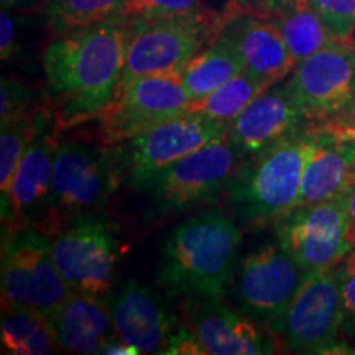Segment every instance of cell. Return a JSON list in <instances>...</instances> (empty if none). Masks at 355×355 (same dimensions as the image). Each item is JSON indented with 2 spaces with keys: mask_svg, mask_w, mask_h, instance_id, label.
Returning a JSON list of instances; mask_svg holds the SVG:
<instances>
[{
  "mask_svg": "<svg viewBox=\"0 0 355 355\" xmlns=\"http://www.w3.org/2000/svg\"><path fill=\"white\" fill-rule=\"evenodd\" d=\"M127 24L117 17L56 35L43 51L44 101L61 130L101 119L125 64Z\"/></svg>",
  "mask_w": 355,
  "mask_h": 355,
  "instance_id": "6da1fadb",
  "label": "cell"
},
{
  "mask_svg": "<svg viewBox=\"0 0 355 355\" xmlns=\"http://www.w3.org/2000/svg\"><path fill=\"white\" fill-rule=\"evenodd\" d=\"M242 234L220 211L196 214L170 230L163 242L158 282L181 298H222L237 272Z\"/></svg>",
  "mask_w": 355,
  "mask_h": 355,
  "instance_id": "7a4b0ae2",
  "label": "cell"
},
{
  "mask_svg": "<svg viewBox=\"0 0 355 355\" xmlns=\"http://www.w3.org/2000/svg\"><path fill=\"white\" fill-rule=\"evenodd\" d=\"M311 135L313 127L293 133L234 173L225 199L242 227H268L298 206Z\"/></svg>",
  "mask_w": 355,
  "mask_h": 355,
  "instance_id": "3957f363",
  "label": "cell"
},
{
  "mask_svg": "<svg viewBox=\"0 0 355 355\" xmlns=\"http://www.w3.org/2000/svg\"><path fill=\"white\" fill-rule=\"evenodd\" d=\"M122 180L119 146L63 141L56 150L46 214L38 229L53 234L74 217L102 212Z\"/></svg>",
  "mask_w": 355,
  "mask_h": 355,
  "instance_id": "277c9868",
  "label": "cell"
},
{
  "mask_svg": "<svg viewBox=\"0 0 355 355\" xmlns=\"http://www.w3.org/2000/svg\"><path fill=\"white\" fill-rule=\"evenodd\" d=\"M125 24V64L117 92L139 78L180 76L204 44L219 37L222 17L198 8Z\"/></svg>",
  "mask_w": 355,
  "mask_h": 355,
  "instance_id": "5b68a950",
  "label": "cell"
},
{
  "mask_svg": "<svg viewBox=\"0 0 355 355\" xmlns=\"http://www.w3.org/2000/svg\"><path fill=\"white\" fill-rule=\"evenodd\" d=\"M243 162L245 158L232 141L224 139L173 163L141 189L148 204L145 219L163 222L216 202Z\"/></svg>",
  "mask_w": 355,
  "mask_h": 355,
  "instance_id": "8992f818",
  "label": "cell"
},
{
  "mask_svg": "<svg viewBox=\"0 0 355 355\" xmlns=\"http://www.w3.org/2000/svg\"><path fill=\"white\" fill-rule=\"evenodd\" d=\"M311 127L355 128V44L336 40L282 81Z\"/></svg>",
  "mask_w": 355,
  "mask_h": 355,
  "instance_id": "52a82bcc",
  "label": "cell"
},
{
  "mask_svg": "<svg viewBox=\"0 0 355 355\" xmlns=\"http://www.w3.org/2000/svg\"><path fill=\"white\" fill-rule=\"evenodd\" d=\"M50 235L53 260L71 293L104 300L122 254L117 224L92 212L64 222Z\"/></svg>",
  "mask_w": 355,
  "mask_h": 355,
  "instance_id": "ba28073f",
  "label": "cell"
},
{
  "mask_svg": "<svg viewBox=\"0 0 355 355\" xmlns=\"http://www.w3.org/2000/svg\"><path fill=\"white\" fill-rule=\"evenodd\" d=\"M51 247V235L37 227L2 230V308H26L48 319L73 295Z\"/></svg>",
  "mask_w": 355,
  "mask_h": 355,
  "instance_id": "9c48e42d",
  "label": "cell"
},
{
  "mask_svg": "<svg viewBox=\"0 0 355 355\" xmlns=\"http://www.w3.org/2000/svg\"><path fill=\"white\" fill-rule=\"evenodd\" d=\"M340 295L336 265L309 273L283 316L270 327L291 354H354L340 331Z\"/></svg>",
  "mask_w": 355,
  "mask_h": 355,
  "instance_id": "30bf717a",
  "label": "cell"
},
{
  "mask_svg": "<svg viewBox=\"0 0 355 355\" xmlns=\"http://www.w3.org/2000/svg\"><path fill=\"white\" fill-rule=\"evenodd\" d=\"M273 229L283 250L308 273L334 266L355 247V225L344 196L296 206Z\"/></svg>",
  "mask_w": 355,
  "mask_h": 355,
  "instance_id": "8fae6325",
  "label": "cell"
},
{
  "mask_svg": "<svg viewBox=\"0 0 355 355\" xmlns=\"http://www.w3.org/2000/svg\"><path fill=\"white\" fill-rule=\"evenodd\" d=\"M229 122L184 112L119 145L123 180L141 191L153 176L202 146L227 139Z\"/></svg>",
  "mask_w": 355,
  "mask_h": 355,
  "instance_id": "7c38bea8",
  "label": "cell"
},
{
  "mask_svg": "<svg viewBox=\"0 0 355 355\" xmlns=\"http://www.w3.org/2000/svg\"><path fill=\"white\" fill-rule=\"evenodd\" d=\"M60 122L46 101L33 114L32 135L13 176L2 212V230L40 227L46 214L55 155L60 146Z\"/></svg>",
  "mask_w": 355,
  "mask_h": 355,
  "instance_id": "4fadbf2b",
  "label": "cell"
},
{
  "mask_svg": "<svg viewBox=\"0 0 355 355\" xmlns=\"http://www.w3.org/2000/svg\"><path fill=\"white\" fill-rule=\"evenodd\" d=\"M235 273L239 309L265 329L283 316L309 277L278 242L250 252Z\"/></svg>",
  "mask_w": 355,
  "mask_h": 355,
  "instance_id": "5bb4252c",
  "label": "cell"
},
{
  "mask_svg": "<svg viewBox=\"0 0 355 355\" xmlns=\"http://www.w3.org/2000/svg\"><path fill=\"white\" fill-rule=\"evenodd\" d=\"M191 97L180 76H145L115 94L101 117L102 145L119 146L188 112Z\"/></svg>",
  "mask_w": 355,
  "mask_h": 355,
  "instance_id": "9a60e30c",
  "label": "cell"
},
{
  "mask_svg": "<svg viewBox=\"0 0 355 355\" xmlns=\"http://www.w3.org/2000/svg\"><path fill=\"white\" fill-rule=\"evenodd\" d=\"M183 322L198 337L206 355L277 354L278 343L268 329L230 309L222 298H189L181 304Z\"/></svg>",
  "mask_w": 355,
  "mask_h": 355,
  "instance_id": "2e32d148",
  "label": "cell"
},
{
  "mask_svg": "<svg viewBox=\"0 0 355 355\" xmlns=\"http://www.w3.org/2000/svg\"><path fill=\"white\" fill-rule=\"evenodd\" d=\"M219 35L241 55L243 71L266 87L285 81L295 69L296 61L282 30L268 17L230 12L222 17Z\"/></svg>",
  "mask_w": 355,
  "mask_h": 355,
  "instance_id": "e0dca14e",
  "label": "cell"
},
{
  "mask_svg": "<svg viewBox=\"0 0 355 355\" xmlns=\"http://www.w3.org/2000/svg\"><path fill=\"white\" fill-rule=\"evenodd\" d=\"M117 337L139 354H163L178 327L176 314L152 288L130 279L112 296H105Z\"/></svg>",
  "mask_w": 355,
  "mask_h": 355,
  "instance_id": "ac0fdd59",
  "label": "cell"
},
{
  "mask_svg": "<svg viewBox=\"0 0 355 355\" xmlns=\"http://www.w3.org/2000/svg\"><path fill=\"white\" fill-rule=\"evenodd\" d=\"M355 183V128L313 127L298 206L340 198Z\"/></svg>",
  "mask_w": 355,
  "mask_h": 355,
  "instance_id": "d6986e66",
  "label": "cell"
},
{
  "mask_svg": "<svg viewBox=\"0 0 355 355\" xmlns=\"http://www.w3.org/2000/svg\"><path fill=\"white\" fill-rule=\"evenodd\" d=\"M306 127L311 123L303 110L278 83L261 92L230 122L227 139L247 159Z\"/></svg>",
  "mask_w": 355,
  "mask_h": 355,
  "instance_id": "ffe728a7",
  "label": "cell"
},
{
  "mask_svg": "<svg viewBox=\"0 0 355 355\" xmlns=\"http://www.w3.org/2000/svg\"><path fill=\"white\" fill-rule=\"evenodd\" d=\"M58 347L64 352L99 354L109 340L117 337L109 306L104 300L71 295L48 318Z\"/></svg>",
  "mask_w": 355,
  "mask_h": 355,
  "instance_id": "44dd1931",
  "label": "cell"
},
{
  "mask_svg": "<svg viewBox=\"0 0 355 355\" xmlns=\"http://www.w3.org/2000/svg\"><path fill=\"white\" fill-rule=\"evenodd\" d=\"M241 73H243L241 55L229 40L219 35L209 46L189 61L180 78L191 99L196 101L211 94Z\"/></svg>",
  "mask_w": 355,
  "mask_h": 355,
  "instance_id": "7402d4cb",
  "label": "cell"
},
{
  "mask_svg": "<svg viewBox=\"0 0 355 355\" xmlns=\"http://www.w3.org/2000/svg\"><path fill=\"white\" fill-rule=\"evenodd\" d=\"M268 19L279 26L296 64L336 42L308 0H277Z\"/></svg>",
  "mask_w": 355,
  "mask_h": 355,
  "instance_id": "603a6c76",
  "label": "cell"
},
{
  "mask_svg": "<svg viewBox=\"0 0 355 355\" xmlns=\"http://www.w3.org/2000/svg\"><path fill=\"white\" fill-rule=\"evenodd\" d=\"M2 349L13 355H50L58 349L48 319L26 308H2Z\"/></svg>",
  "mask_w": 355,
  "mask_h": 355,
  "instance_id": "cb8c5ba5",
  "label": "cell"
},
{
  "mask_svg": "<svg viewBox=\"0 0 355 355\" xmlns=\"http://www.w3.org/2000/svg\"><path fill=\"white\" fill-rule=\"evenodd\" d=\"M265 84L257 81L245 71L230 79L224 86L217 87L211 94L201 99L191 101L188 112L207 115L220 122H232L239 114L243 112L252 101L257 99L261 92L266 91Z\"/></svg>",
  "mask_w": 355,
  "mask_h": 355,
  "instance_id": "d4e9b609",
  "label": "cell"
},
{
  "mask_svg": "<svg viewBox=\"0 0 355 355\" xmlns=\"http://www.w3.org/2000/svg\"><path fill=\"white\" fill-rule=\"evenodd\" d=\"M123 0H46L43 17L48 28L61 35L110 19Z\"/></svg>",
  "mask_w": 355,
  "mask_h": 355,
  "instance_id": "484cf974",
  "label": "cell"
},
{
  "mask_svg": "<svg viewBox=\"0 0 355 355\" xmlns=\"http://www.w3.org/2000/svg\"><path fill=\"white\" fill-rule=\"evenodd\" d=\"M35 110L0 122V207L8 201L13 176L28 145Z\"/></svg>",
  "mask_w": 355,
  "mask_h": 355,
  "instance_id": "4316f807",
  "label": "cell"
},
{
  "mask_svg": "<svg viewBox=\"0 0 355 355\" xmlns=\"http://www.w3.org/2000/svg\"><path fill=\"white\" fill-rule=\"evenodd\" d=\"M340 295V331L343 339L355 354V247L336 263Z\"/></svg>",
  "mask_w": 355,
  "mask_h": 355,
  "instance_id": "83f0119b",
  "label": "cell"
},
{
  "mask_svg": "<svg viewBox=\"0 0 355 355\" xmlns=\"http://www.w3.org/2000/svg\"><path fill=\"white\" fill-rule=\"evenodd\" d=\"M334 40L347 42L355 33V0H308Z\"/></svg>",
  "mask_w": 355,
  "mask_h": 355,
  "instance_id": "f1b7e54d",
  "label": "cell"
},
{
  "mask_svg": "<svg viewBox=\"0 0 355 355\" xmlns=\"http://www.w3.org/2000/svg\"><path fill=\"white\" fill-rule=\"evenodd\" d=\"M201 0H123L114 17L123 21L193 12Z\"/></svg>",
  "mask_w": 355,
  "mask_h": 355,
  "instance_id": "f546056e",
  "label": "cell"
},
{
  "mask_svg": "<svg viewBox=\"0 0 355 355\" xmlns=\"http://www.w3.org/2000/svg\"><path fill=\"white\" fill-rule=\"evenodd\" d=\"M40 104H35V91L17 79L3 76L0 81V122L10 121L17 115L32 112Z\"/></svg>",
  "mask_w": 355,
  "mask_h": 355,
  "instance_id": "4dcf8cb0",
  "label": "cell"
},
{
  "mask_svg": "<svg viewBox=\"0 0 355 355\" xmlns=\"http://www.w3.org/2000/svg\"><path fill=\"white\" fill-rule=\"evenodd\" d=\"M28 13L3 10L0 13V56L3 63H12L20 58L24 48V28Z\"/></svg>",
  "mask_w": 355,
  "mask_h": 355,
  "instance_id": "1f68e13d",
  "label": "cell"
},
{
  "mask_svg": "<svg viewBox=\"0 0 355 355\" xmlns=\"http://www.w3.org/2000/svg\"><path fill=\"white\" fill-rule=\"evenodd\" d=\"M163 354L170 355H206L201 343L198 340V337L186 327L184 322L178 324L176 331L173 332V336L168 340V345Z\"/></svg>",
  "mask_w": 355,
  "mask_h": 355,
  "instance_id": "d6a6232c",
  "label": "cell"
},
{
  "mask_svg": "<svg viewBox=\"0 0 355 355\" xmlns=\"http://www.w3.org/2000/svg\"><path fill=\"white\" fill-rule=\"evenodd\" d=\"M2 2L3 10H13V12H24V13H33L44 7L46 0H0Z\"/></svg>",
  "mask_w": 355,
  "mask_h": 355,
  "instance_id": "836d02e7",
  "label": "cell"
},
{
  "mask_svg": "<svg viewBox=\"0 0 355 355\" xmlns=\"http://www.w3.org/2000/svg\"><path fill=\"white\" fill-rule=\"evenodd\" d=\"M99 354H104V355H137V354H139V350L133 347V345L127 344L125 340H122L121 337H114L112 340H109V343L101 349Z\"/></svg>",
  "mask_w": 355,
  "mask_h": 355,
  "instance_id": "e575fe53",
  "label": "cell"
},
{
  "mask_svg": "<svg viewBox=\"0 0 355 355\" xmlns=\"http://www.w3.org/2000/svg\"><path fill=\"white\" fill-rule=\"evenodd\" d=\"M344 202H345V207H347L350 219H352L355 225V183L350 186V189L344 194Z\"/></svg>",
  "mask_w": 355,
  "mask_h": 355,
  "instance_id": "d590c367",
  "label": "cell"
}]
</instances>
